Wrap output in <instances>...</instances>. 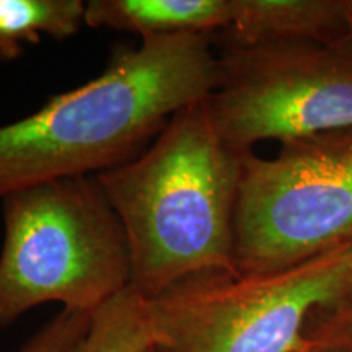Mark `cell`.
I'll return each mask as SVG.
<instances>
[{
    "instance_id": "cell-15",
    "label": "cell",
    "mask_w": 352,
    "mask_h": 352,
    "mask_svg": "<svg viewBox=\"0 0 352 352\" xmlns=\"http://www.w3.org/2000/svg\"><path fill=\"white\" fill-rule=\"evenodd\" d=\"M297 352H320V351H315V349H310V347H307V346H303L300 351H297Z\"/></svg>"
},
{
    "instance_id": "cell-8",
    "label": "cell",
    "mask_w": 352,
    "mask_h": 352,
    "mask_svg": "<svg viewBox=\"0 0 352 352\" xmlns=\"http://www.w3.org/2000/svg\"><path fill=\"white\" fill-rule=\"evenodd\" d=\"M232 19V0H90L85 25L144 38L215 34Z\"/></svg>"
},
{
    "instance_id": "cell-6",
    "label": "cell",
    "mask_w": 352,
    "mask_h": 352,
    "mask_svg": "<svg viewBox=\"0 0 352 352\" xmlns=\"http://www.w3.org/2000/svg\"><path fill=\"white\" fill-rule=\"evenodd\" d=\"M215 44L219 80L206 101L232 152L243 157L263 140L284 142L352 127V36L333 43Z\"/></svg>"
},
{
    "instance_id": "cell-4",
    "label": "cell",
    "mask_w": 352,
    "mask_h": 352,
    "mask_svg": "<svg viewBox=\"0 0 352 352\" xmlns=\"http://www.w3.org/2000/svg\"><path fill=\"white\" fill-rule=\"evenodd\" d=\"M352 250V127L243 157L233 223L240 274L284 271Z\"/></svg>"
},
{
    "instance_id": "cell-1",
    "label": "cell",
    "mask_w": 352,
    "mask_h": 352,
    "mask_svg": "<svg viewBox=\"0 0 352 352\" xmlns=\"http://www.w3.org/2000/svg\"><path fill=\"white\" fill-rule=\"evenodd\" d=\"M214 47L209 33L144 38L139 47L116 52L94 80L52 96L23 120L0 124V201L135 160L179 109L215 90Z\"/></svg>"
},
{
    "instance_id": "cell-2",
    "label": "cell",
    "mask_w": 352,
    "mask_h": 352,
    "mask_svg": "<svg viewBox=\"0 0 352 352\" xmlns=\"http://www.w3.org/2000/svg\"><path fill=\"white\" fill-rule=\"evenodd\" d=\"M206 100L179 109L135 160L96 175L129 241L131 287L147 300L191 276L240 274L233 223L245 155L219 138Z\"/></svg>"
},
{
    "instance_id": "cell-13",
    "label": "cell",
    "mask_w": 352,
    "mask_h": 352,
    "mask_svg": "<svg viewBox=\"0 0 352 352\" xmlns=\"http://www.w3.org/2000/svg\"><path fill=\"white\" fill-rule=\"evenodd\" d=\"M340 263H341L342 270H344L346 274L349 276L351 280H352V250H347V252L341 253Z\"/></svg>"
},
{
    "instance_id": "cell-3",
    "label": "cell",
    "mask_w": 352,
    "mask_h": 352,
    "mask_svg": "<svg viewBox=\"0 0 352 352\" xmlns=\"http://www.w3.org/2000/svg\"><path fill=\"white\" fill-rule=\"evenodd\" d=\"M0 204V328L44 303L94 314L131 287L129 241L96 176L20 189Z\"/></svg>"
},
{
    "instance_id": "cell-5",
    "label": "cell",
    "mask_w": 352,
    "mask_h": 352,
    "mask_svg": "<svg viewBox=\"0 0 352 352\" xmlns=\"http://www.w3.org/2000/svg\"><path fill=\"white\" fill-rule=\"evenodd\" d=\"M334 252L264 274L206 272L148 300L155 352H297L318 308L352 280Z\"/></svg>"
},
{
    "instance_id": "cell-10",
    "label": "cell",
    "mask_w": 352,
    "mask_h": 352,
    "mask_svg": "<svg viewBox=\"0 0 352 352\" xmlns=\"http://www.w3.org/2000/svg\"><path fill=\"white\" fill-rule=\"evenodd\" d=\"M152 342L148 300L127 287L96 308L87 331L65 352H142Z\"/></svg>"
},
{
    "instance_id": "cell-16",
    "label": "cell",
    "mask_w": 352,
    "mask_h": 352,
    "mask_svg": "<svg viewBox=\"0 0 352 352\" xmlns=\"http://www.w3.org/2000/svg\"><path fill=\"white\" fill-rule=\"evenodd\" d=\"M142 352H155V351H153V347L151 346V347H147V349H144Z\"/></svg>"
},
{
    "instance_id": "cell-11",
    "label": "cell",
    "mask_w": 352,
    "mask_h": 352,
    "mask_svg": "<svg viewBox=\"0 0 352 352\" xmlns=\"http://www.w3.org/2000/svg\"><path fill=\"white\" fill-rule=\"evenodd\" d=\"M305 346L320 352H352V289L311 315Z\"/></svg>"
},
{
    "instance_id": "cell-9",
    "label": "cell",
    "mask_w": 352,
    "mask_h": 352,
    "mask_svg": "<svg viewBox=\"0 0 352 352\" xmlns=\"http://www.w3.org/2000/svg\"><path fill=\"white\" fill-rule=\"evenodd\" d=\"M85 7L82 0H0V60H16L26 44L43 36H76L85 25Z\"/></svg>"
},
{
    "instance_id": "cell-12",
    "label": "cell",
    "mask_w": 352,
    "mask_h": 352,
    "mask_svg": "<svg viewBox=\"0 0 352 352\" xmlns=\"http://www.w3.org/2000/svg\"><path fill=\"white\" fill-rule=\"evenodd\" d=\"M91 314L63 310L20 347L19 352H65L90 324Z\"/></svg>"
},
{
    "instance_id": "cell-14",
    "label": "cell",
    "mask_w": 352,
    "mask_h": 352,
    "mask_svg": "<svg viewBox=\"0 0 352 352\" xmlns=\"http://www.w3.org/2000/svg\"><path fill=\"white\" fill-rule=\"evenodd\" d=\"M346 15H347V28H349V36H352V0H346Z\"/></svg>"
},
{
    "instance_id": "cell-7",
    "label": "cell",
    "mask_w": 352,
    "mask_h": 352,
    "mask_svg": "<svg viewBox=\"0 0 352 352\" xmlns=\"http://www.w3.org/2000/svg\"><path fill=\"white\" fill-rule=\"evenodd\" d=\"M349 36L346 0H232V19L215 41L256 46L270 43H333Z\"/></svg>"
}]
</instances>
